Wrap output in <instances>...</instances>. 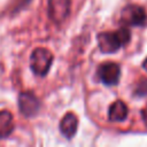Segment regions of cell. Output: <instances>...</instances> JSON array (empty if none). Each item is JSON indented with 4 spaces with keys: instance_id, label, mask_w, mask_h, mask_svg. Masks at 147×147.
<instances>
[{
    "instance_id": "4",
    "label": "cell",
    "mask_w": 147,
    "mask_h": 147,
    "mask_svg": "<svg viewBox=\"0 0 147 147\" xmlns=\"http://www.w3.org/2000/svg\"><path fill=\"white\" fill-rule=\"evenodd\" d=\"M98 76L100 80L106 85H115L118 83L121 76V69L117 63L106 62L98 68Z\"/></svg>"
},
{
    "instance_id": "10",
    "label": "cell",
    "mask_w": 147,
    "mask_h": 147,
    "mask_svg": "<svg viewBox=\"0 0 147 147\" xmlns=\"http://www.w3.org/2000/svg\"><path fill=\"white\" fill-rule=\"evenodd\" d=\"M134 93L139 96L147 95V78H142L138 82V84L136 86V90H134Z\"/></svg>"
},
{
    "instance_id": "9",
    "label": "cell",
    "mask_w": 147,
    "mask_h": 147,
    "mask_svg": "<svg viewBox=\"0 0 147 147\" xmlns=\"http://www.w3.org/2000/svg\"><path fill=\"white\" fill-rule=\"evenodd\" d=\"M14 129V118L8 110L0 111V139L7 138Z\"/></svg>"
},
{
    "instance_id": "7",
    "label": "cell",
    "mask_w": 147,
    "mask_h": 147,
    "mask_svg": "<svg viewBox=\"0 0 147 147\" xmlns=\"http://www.w3.org/2000/svg\"><path fill=\"white\" fill-rule=\"evenodd\" d=\"M77 127H78V119L75 114L68 113L62 117L60 122V130L64 137H67L68 139H71L75 136Z\"/></svg>"
},
{
    "instance_id": "5",
    "label": "cell",
    "mask_w": 147,
    "mask_h": 147,
    "mask_svg": "<svg viewBox=\"0 0 147 147\" xmlns=\"http://www.w3.org/2000/svg\"><path fill=\"white\" fill-rule=\"evenodd\" d=\"M18 107H20L21 113L24 116L30 117V116H33L34 114H37V111L39 110L40 101L33 93L23 92L18 96Z\"/></svg>"
},
{
    "instance_id": "12",
    "label": "cell",
    "mask_w": 147,
    "mask_h": 147,
    "mask_svg": "<svg viewBox=\"0 0 147 147\" xmlns=\"http://www.w3.org/2000/svg\"><path fill=\"white\" fill-rule=\"evenodd\" d=\"M142 67H144V69L147 71V59L144 61V63H142Z\"/></svg>"
},
{
    "instance_id": "6",
    "label": "cell",
    "mask_w": 147,
    "mask_h": 147,
    "mask_svg": "<svg viewBox=\"0 0 147 147\" xmlns=\"http://www.w3.org/2000/svg\"><path fill=\"white\" fill-rule=\"evenodd\" d=\"M70 0H49L48 1V15L49 17L56 22L61 23L65 20L70 11Z\"/></svg>"
},
{
    "instance_id": "3",
    "label": "cell",
    "mask_w": 147,
    "mask_h": 147,
    "mask_svg": "<svg viewBox=\"0 0 147 147\" xmlns=\"http://www.w3.org/2000/svg\"><path fill=\"white\" fill-rule=\"evenodd\" d=\"M121 21L125 25H142L146 21V11L142 7L138 5H129L122 10Z\"/></svg>"
},
{
    "instance_id": "1",
    "label": "cell",
    "mask_w": 147,
    "mask_h": 147,
    "mask_svg": "<svg viewBox=\"0 0 147 147\" xmlns=\"http://www.w3.org/2000/svg\"><path fill=\"white\" fill-rule=\"evenodd\" d=\"M131 39V32L127 28H121L113 32H101L98 36L99 48L103 53H114L119 47L126 45Z\"/></svg>"
},
{
    "instance_id": "2",
    "label": "cell",
    "mask_w": 147,
    "mask_h": 147,
    "mask_svg": "<svg viewBox=\"0 0 147 147\" xmlns=\"http://www.w3.org/2000/svg\"><path fill=\"white\" fill-rule=\"evenodd\" d=\"M53 59H54L53 54L47 48L44 47L36 48L30 56L31 70L38 76H45L52 65Z\"/></svg>"
},
{
    "instance_id": "11",
    "label": "cell",
    "mask_w": 147,
    "mask_h": 147,
    "mask_svg": "<svg viewBox=\"0 0 147 147\" xmlns=\"http://www.w3.org/2000/svg\"><path fill=\"white\" fill-rule=\"evenodd\" d=\"M141 114H142V118H144L145 123L147 124V107H146V108L142 110V113H141Z\"/></svg>"
},
{
    "instance_id": "8",
    "label": "cell",
    "mask_w": 147,
    "mask_h": 147,
    "mask_svg": "<svg viewBox=\"0 0 147 147\" xmlns=\"http://www.w3.org/2000/svg\"><path fill=\"white\" fill-rule=\"evenodd\" d=\"M126 116H127V107L123 101L117 100L114 103H111L108 111V117L111 122H122L126 118Z\"/></svg>"
}]
</instances>
